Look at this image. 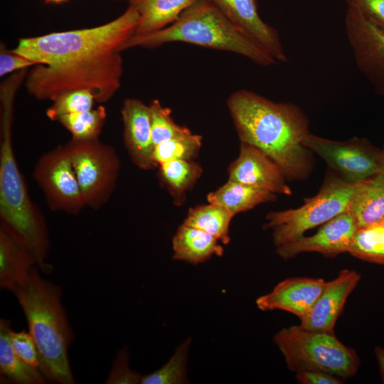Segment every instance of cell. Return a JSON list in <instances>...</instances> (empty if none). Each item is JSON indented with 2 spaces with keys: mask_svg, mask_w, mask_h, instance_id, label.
Returning a JSON list of instances; mask_svg holds the SVG:
<instances>
[{
  "mask_svg": "<svg viewBox=\"0 0 384 384\" xmlns=\"http://www.w3.org/2000/svg\"><path fill=\"white\" fill-rule=\"evenodd\" d=\"M227 105L242 142L257 146L282 169L288 181H304L314 166L303 144L309 119L297 105L275 102L251 91L233 92Z\"/></svg>",
  "mask_w": 384,
  "mask_h": 384,
  "instance_id": "obj_1",
  "label": "cell"
},
{
  "mask_svg": "<svg viewBox=\"0 0 384 384\" xmlns=\"http://www.w3.org/2000/svg\"><path fill=\"white\" fill-rule=\"evenodd\" d=\"M34 267L28 279L13 292L46 366L48 381L74 384L68 349L73 338L61 287L43 278Z\"/></svg>",
  "mask_w": 384,
  "mask_h": 384,
  "instance_id": "obj_2",
  "label": "cell"
},
{
  "mask_svg": "<svg viewBox=\"0 0 384 384\" xmlns=\"http://www.w3.org/2000/svg\"><path fill=\"white\" fill-rule=\"evenodd\" d=\"M0 146L1 226L35 257L41 271L50 273L46 262L50 249L48 228L43 214L29 197L11 144L14 99L1 100Z\"/></svg>",
  "mask_w": 384,
  "mask_h": 384,
  "instance_id": "obj_3",
  "label": "cell"
},
{
  "mask_svg": "<svg viewBox=\"0 0 384 384\" xmlns=\"http://www.w3.org/2000/svg\"><path fill=\"white\" fill-rule=\"evenodd\" d=\"M172 42L235 53L265 67L277 63L251 36L208 0H196L175 22L161 30L134 34L122 50L135 46L154 48Z\"/></svg>",
  "mask_w": 384,
  "mask_h": 384,
  "instance_id": "obj_4",
  "label": "cell"
},
{
  "mask_svg": "<svg viewBox=\"0 0 384 384\" xmlns=\"http://www.w3.org/2000/svg\"><path fill=\"white\" fill-rule=\"evenodd\" d=\"M139 21L137 11L129 5L122 15L107 23L21 38L11 50L46 65L122 51L123 45L135 33Z\"/></svg>",
  "mask_w": 384,
  "mask_h": 384,
  "instance_id": "obj_5",
  "label": "cell"
},
{
  "mask_svg": "<svg viewBox=\"0 0 384 384\" xmlns=\"http://www.w3.org/2000/svg\"><path fill=\"white\" fill-rule=\"evenodd\" d=\"M122 73L120 51H113L58 65H36L26 76V88L38 100L51 101L64 92L87 89L103 103L119 88Z\"/></svg>",
  "mask_w": 384,
  "mask_h": 384,
  "instance_id": "obj_6",
  "label": "cell"
},
{
  "mask_svg": "<svg viewBox=\"0 0 384 384\" xmlns=\"http://www.w3.org/2000/svg\"><path fill=\"white\" fill-rule=\"evenodd\" d=\"M274 342L288 369L295 373L316 370L346 379L353 376L361 364L356 351L338 340L335 331L291 326L278 331Z\"/></svg>",
  "mask_w": 384,
  "mask_h": 384,
  "instance_id": "obj_7",
  "label": "cell"
},
{
  "mask_svg": "<svg viewBox=\"0 0 384 384\" xmlns=\"http://www.w3.org/2000/svg\"><path fill=\"white\" fill-rule=\"evenodd\" d=\"M359 183L347 181L337 174H330L317 194L305 198L299 208L267 214L264 226L272 230L274 245L278 247L302 237L309 230L347 211Z\"/></svg>",
  "mask_w": 384,
  "mask_h": 384,
  "instance_id": "obj_8",
  "label": "cell"
},
{
  "mask_svg": "<svg viewBox=\"0 0 384 384\" xmlns=\"http://www.w3.org/2000/svg\"><path fill=\"white\" fill-rule=\"evenodd\" d=\"M86 206L98 210L116 186L120 162L114 148L99 139H72L67 144Z\"/></svg>",
  "mask_w": 384,
  "mask_h": 384,
  "instance_id": "obj_9",
  "label": "cell"
},
{
  "mask_svg": "<svg viewBox=\"0 0 384 384\" xmlns=\"http://www.w3.org/2000/svg\"><path fill=\"white\" fill-rule=\"evenodd\" d=\"M303 144L347 181L361 182L378 173L381 149L365 138L334 141L309 133Z\"/></svg>",
  "mask_w": 384,
  "mask_h": 384,
  "instance_id": "obj_10",
  "label": "cell"
},
{
  "mask_svg": "<svg viewBox=\"0 0 384 384\" xmlns=\"http://www.w3.org/2000/svg\"><path fill=\"white\" fill-rule=\"evenodd\" d=\"M33 176L52 210L78 215L86 206L67 145L44 154Z\"/></svg>",
  "mask_w": 384,
  "mask_h": 384,
  "instance_id": "obj_11",
  "label": "cell"
},
{
  "mask_svg": "<svg viewBox=\"0 0 384 384\" xmlns=\"http://www.w3.org/2000/svg\"><path fill=\"white\" fill-rule=\"evenodd\" d=\"M345 26L355 62L375 92L384 95V29L348 6Z\"/></svg>",
  "mask_w": 384,
  "mask_h": 384,
  "instance_id": "obj_12",
  "label": "cell"
},
{
  "mask_svg": "<svg viewBox=\"0 0 384 384\" xmlns=\"http://www.w3.org/2000/svg\"><path fill=\"white\" fill-rule=\"evenodd\" d=\"M358 229L355 218L345 211L322 224L318 231L310 236L302 235L277 247L278 255L289 260L304 252H318L328 257L348 252L353 237Z\"/></svg>",
  "mask_w": 384,
  "mask_h": 384,
  "instance_id": "obj_13",
  "label": "cell"
},
{
  "mask_svg": "<svg viewBox=\"0 0 384 384\" xmlns=\"http://www.w3.org/2000/svg\"><path fill=\"white\" fill-rule=\"evenodd\" d=\"M229 180L274 194L292 195L280 166L255 146L241 142L240 154L229 169Z\"/></svg>",
  "mask_w": 384,
  "mask_h": 384,
  "instance_id": "obj_14",
  "label": "cell"
},
{
  "mask_svg": "<svg viewBox=\"0 0 384 384\" xmlns=\"http://www.w3.org/2000/svg\"><path fill=\"white\" fill-rule=\"evenodd\" d=\"M361 278L356 271L344 269L335 279L326 282L312 307L300 319L299 326L309 330L334 331L346 300Z\"/></svg>",
  "mask_w": 384,
  "mask_h": 384,
  "instance_id": "obj_15",
  "label": "cell"
},
{
  "mask_svg": "<svg viewBox=\"0 0 384 384\" xmlns=\"http://www.w3.org/2000/svg\"><path fill=\"white\" fill-rule=\"evenodd\" d=\"M326 282L322 278H287L268 294L258 297L256 304L262 311L282 310L301 319L312 307Z\"/></svg>",
  "mask_w": 384,
  "mask_h": 384,
  "instance_id": "obj_16",
  "label": "cell"
},
{
  "mask_svg": "<svg viewBox=\"0 0 384 384\" xmlns=\"http://www.w3.org/2000/svg\"><path fill=\"white\" fill-rule=\"evenodd\" d=\"M208 1L231 22L251 36L277 61H288L278 31L261 18L256 0Z\"/></svg>",
  "mask_w": 384,
  "mask_h": 384,
  "instance_id": "obj_17",
  "label": "cell"
},
{
  "mask_svg": "<svg viewBox=\"0 0 384 384\" xmlns=\"http://www.w3.org/2000/svg\"><path fill=\"white\" fill-rule=\"evenodd\" d=\"M124 124V142L133 161L139 169L149 170L158 165L153 159L149 105L137 99H127L121 109Z\"/></svg>",
  "mask_w": 384,
  "mask_h": 384,
  "instance_id": "obj_18",
  "label": "cell"
},
{
  "mask_svg": "<svg viewBox=\"0 0 384 384\" xmlns=\"http://www.w3.org/2000/svg\"><path fill=\"white\" fill-rule=\"evenodd\" d=\"M36 266L33 255L0 226V288L13 292Z\"/></svg>",
  "mask_w": 384,
  "mask_h": 384,
  "instance_id": "obj_19",
  "label": "cell"
},
{
  "mask_svg": "<svg viewBox=\"0 0 384 384\" xmlns=\"http://www.w3.org/2000/svg\"><path fill=\"white\" fill-rule=\"evenodd\" d=\"M358 228L371 225L384 218V178L376 175L360 182L347 209Z\"/></svg>",
  "mask_w": 384,
  "mask_h": 384,
  "instance_id": "obj_20",
  "label": "cell"
},
{
  "mask_svg": "<svg viewBox=\"0 0 384 384\" xmlns=\"http://www.w3.org/2000/svg\"><path fill=\"white\" fill-rule=\"evenodd\" d=\"M218 240L212 235L183 223L173 238L174 258L198 264L213 255L221 256L223 249Z\"/></svg>",
  "mask_w": 384,
  "mask_h": 384,
  "instance_id": "obj_21",
  "label": "cell"
},
{
  "mask_svg": "<svg viewBox=\"0 0 384 384\" xmlns=\"http://www.w3.org/2000/svg\"><path fill=\"white\" fill-rule=\"evenodd\" d=\"M138 12L139 21L134 34L161 30L174 22L196 0H129Z\"/></svg>",
  "mask_w": 384,
  "mask_h": 384,
  "instance_id": "obj_22",
  "label": "cell"
},
{
  "mask_svg": "<svg viewBox=\"0 0 384 384\" xmlns=\"http://www.w3.org/2000/svg\"><path fill=\"white\" fill-rule=\"evenodd\" d=\"M11 321L0 319L1 378L16 384H44L47 378L39 370L25 363L14 351L11 340Z\"/></svg>",
  "mask_w": 384,
  "mask_h": 384,
  "instance_id": "obj_23",
  "label": "cell"
},
{
  "mask_svg": "<svg viewBox=\"0 0 384 384\" xmlns=\"http://www.w3.org/2000/svg\"><path fill=\"white\" fill-rule=\"evenodd\" d=\"M276 194L230 180L208 196L209 203L225 207L233 215L255 206L273 201Z\"/></svg>",
  "mask_w": 384,
  "mask_h": 384,
  "instance_id": "obj_24",
  "label": "cell"
},
{
  "mask_svg": "<svg viewBox=\"0 0 384 384\" xmlns=\"http://www.w3.org/2000/svg\"><path fill=\"white\" fill-rule=\"evenodd\" d=\"M234 215L224 206L210 203L189 210L184 223L205 231L224 244L230 241L229 225Z\"/></svg>",
  "mask_w": 384,
  "mask_h": 384,
  "instance_id": "obj_25",
  "label": "cell"
},
{
  "mask_svg": "<svg viewBox=\"0 0 384 384\" xmlns=\"http://www.w3.org/2000/svg\"><path fill=\"white\" fill-rule=\"evenodd\" d=\"M348 252L359 260L384 265V223L359 228Z\"/></svg>",
  "mask_w": 384,
  "mask_h": 384,
  "instance_id": "obj_26",
  "label": "cell"
},
{
  "mask_svg": "<svg viewBox=\"0 0 384 384\" xmlns=\"http://www.w3.org/2000/svg\"><path fill=\"white\" fill-rule=\"evenodd\" d=\"M107 117L106 109H97L65 114L58 121L72 134V139L87 140L97 139Z\"/></svg>",
  "mask_w": 384,
  "mask_h": 384,
  "instance_id": "obj_27",
  "label": "cell"
},
{
  "mask_svg": "<svg viewBox=\"0 0 384 384\" xmlns=\"http://www.w3.org/2000/svg\"><path fill=\"white\" fill-rule=\"evenodd\" d=\"M201 139L189 132L162 142L154 146L153 159L157 165L171 160H190L197 155Z\"/></svg>",
  "mask_w": 384,
  "mask_h": 384,
  "instance_id": "obj_28",
  "label": "cell"
},
{
  "mask_svg": "<svg viewBox=\"0 0 384 384\" xmlns=\"http://www.w3.org/2000/svg\"><path fill=\"white\" fill-rule=\"evenodd\" d=\"M188 338L176 351L169 361L161 368L145 375H142L141 384H179L186 382V361Z\"/></svg>",
  "mask_w": 384,
  "mask_h": 384,
  "instance_id": "obj_29",
  "label": "cell"
},
{
  "mask_svg": "<svg viewBox=\"0 0 384 384\" xmlns=\"http://www.w3.org/2000/svg\"><path fill=\"white\" fill-rule=\"evenodd\" d=\"M159 166L163 180L175 193L186 190L201 173L200 166L190 160H171Z\"/></svg>",
  "mask_w": 384,
  "mask_h": 384,
  "instance_id": "obj_30",
  "label": "cell"
},
{
  "mask_svg": "<svg viewBox=\"0 0 384 384\" xmlns=\"http://www.w3.org/2000/svg\"><path fill=\"white\" fill-rule=\"evenodd\" d=\"M95 101V97L90 90H70L53 101L52 105L46 110V115L51 120H58L65 114L92 110Z\"/></svg>",
  "mask_w": 384,
  "mask_h": 384,
  "instance_id": "obj_31",
  "label": "cell"
},
{
  "mask_svg": "<svg viewBox=\"0 0 384 384\" xmlns=\"http://www.w3.org/2000/svg\"><path fill=\"white\" fill-rule=\"evenodd\" d=\"M149 107L154 146L191 132L186 127L177 125L171 117V110L162 107L158 100H152Z\"/></svg>",
  "mask_w": 384,
  "mask_h": 384,
  "instance_id": "obj_32",
  "label": "cell"
},
{
  "mask_svg": "<svg viewBox=\"0 0 384 384\" xmlns=\"http://www.w3.org/2000/svg\"><path fill=\"white\" fill-rule=\"evenodd\" d=\"M9 336L11 346L16 353L25 363L39 370L47 378L46 366L29 331L27 332L25 330L14 331L11 329Z\"/></svg>",
  "mask_w": 384,
  "mask_h": 384,
  "instance_id": "obj_33",
  "label": "cell"
},
{
  "mask_svg": "<svg viewBox=\"0 0 384 384\" xmlns=\"http://www.w3.org/2000/svg\"><path fill=\"white\" fill-rule=\"evenodd\" d=\"M129 355L127 347H123L117 353L106 384H137L141 383L142 375L132 370L129 364Z\"/></svg>",
  "mask_w": 384,
  "mask_h": 384,
  "instance_id": "obj_34",
  "label": "cell"
},
{
  "mask_svg": "<svg viewBox=\"0 0 384 384\" xmlns=\"http://www.w3.org/2000/svg\"><path fill=\"white\" fill-rule=\"evenodd\" d=\"M368 21L384 29V0H345Z\"/></svg>",
  "mask_w": 384,
  "mask_h": 384,
  "instance_id": "obj_35",
  "label": "cell"
},
{
  "mask_svg": "<svg viewBox=\"0 0 384 384\" xmlns=\"http://www.w3.org/2000/svg\"><path fill=\"white\" fill-rule=\"evenodd\" d=\"M39 63L33 61L24 56L18 55L12 50H6L1 44L0 52V76L2 77L14 71H19L30 66H35Z\"/></svg>",
  "mask_w": 384,
  "mask_h": 384,
  "instance_id": "obj_36",
  "label": "cell"
},
{
  "mask_svg": "<svg viewBox=\"0 0 384 384\" xmlns=\"http://www.w3.org/2000/svg\"><path fill=\"white\" fill-rule=\"evenodd\" d=\"M297 380L302 384H341L342 380L336 375L316 370H304L295 373Z\"/></svg>",
  "mask_w": 384,
  "mask_h": 384,
  "instance_id": "obj_37",
  "label": "cell"
},
{
  "mask_svg": "<svg viewBox=\"0 0 384 384\" xmlns=\"http://www.w3.org/2000/svg\"><path fill=\"white\" fill-rule=\"evenodd\" d=\"M375 355L378 365L381 379L384 383V348L381 346L375 348Z\"/></svg>",
  "mask_w": 384,
  "mask_h": 384,
  "instance_id": "obj_38",
  "label": "cell"
},
{
  "mask_svg": "<svg viewBox=\"0 0 384 384\" xmlns=\"http://www.w3.org/2000/svg\"><path fill=\"white\" fill-rule=\"evenodd\" d=\"M376 175L384 178V146L381 149V155L378 164V173Z\"/></svg>",
  "mask_w": 384,
  "mask_h": 384,
  "instance_id": "obj_39",
  "label": "cell"
},
{
  "mask_svg": "<svg viewBox=\"0 0 384 384\" xmlns=\"http://www.w3.org/2000/svg\"><path fill=\"white\" fill-rule=\"evenodd\" d=\"M47 2H52V3H55V4H60V3H62V2H64L67 0H46Z\"/></svg>",
  "mask_w": 384,
  "mask_h": 384,
  "instance_id": "obj_40",
  "label": "cell"
},
{
  "mask_svg": "<svg viewBox=\"0 0 384 384\" xmlns=\"http://www.w3.org/2000/svg\"><path fill=\"white\" fill-rule=\"evenodd\" d=\"M381 222L384 223V218H383V220Z\"/></svg>",
  "mask_w": 384,
  "mask_h": 384,
  "instance_id": "obj_41",
  "label": "cell"
},
{
  "mask_svg": "<svg viewBox=\"0 0 384 384\" xmlns=\"http://www.w3.org/2000/svg\"></svg>",
  "mask_w": 384,
  "mask_h": 384,
  "instance_id": "obj_42",
  "label": "cell"
}]
</instances>
